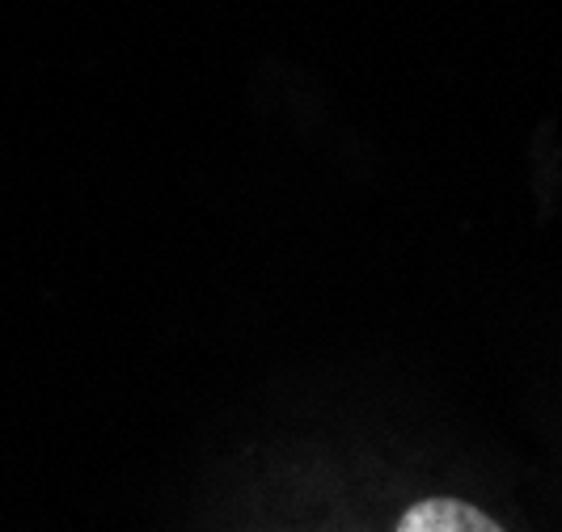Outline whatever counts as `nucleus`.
Returning <instances> with one entry per match:
<instances>
[{"instance_id":"obj_1","label":"nucleus","mask_w":562,"mask_h":532,"mask_svg":"<svg viewBox=\"0 0 562 532\" xmlns=\"http://www.w3.org/2000/svg\"><path fill=\"white\" fill-rule=\"evenodd\" d=\"M397 532H504V524L465 499H419L402 511Z\"/></svg>"}]
</instances>
